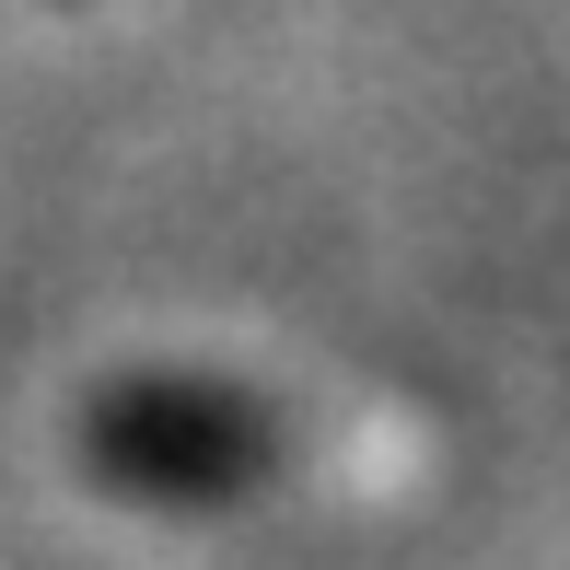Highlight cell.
Returning a JSON list of instances; mask_svg holds the SVG:
<instances>
[{
  "mask_svg": "<svg viewBox=\"0 0 570 570\" xmlns=\"http://www.w3.org/2000/svg\"><path fill=\"white\" fill-rule=\"evenodd\" d=\"M82 465L117 501H164V512L245 501L279 478V407L210 373H128L82 407Z\"/></svg>",
  "mask_w": 570,
  "mask_h": 570,
  "instance_id": "1",
  "label": "cell"
}]
</instances>
